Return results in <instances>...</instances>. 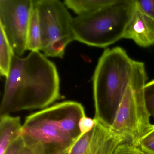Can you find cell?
Wrapping results in <instances>:
<instances>
[{"label": "cell", "instance_id": "cell-14", "mask_svg": "<svg viewBox=\"0 0 154 154\" xmlns=\"http://www.w3.org/2000/svg\"><path fill=\"white\" fill-rule=\"evenodd\" d=\"M145 103L151 116L154 115V79L146 83L144 87Z\"/></svg>", "mask_w": 154, "mask_h": 154}, {"label": "cell", "instance_id": "cell-20", "mask_svg": "<svg viewBox=\"0 0 154 154\" xmlns=\"http://www.w3.org/2000/svg\"><path fill=\"white\" fill-rule=\"evenodd\" d=\"M19 154H35L29 148L25 146L20 151Z\"/></svg>", "mask_w": 154, "mask_h": 154}, {"label": "cell", "instance_id": "cell-4", "mask_svg": "<svg viewBox=\"0 0 154 154\" xmlns=\"http://www.w3.org/2000/svg\"><path fill=\"white\" fill-rule=\"evenodd\" d=\"M147 79L144 63L134 61L130 82L110 128L123 142L138 146L154 130L144 99V87Z\"/></svg>", "mask_w": 154, "mask_h": 154}, {"label": "cell", "instance_id": "cell-15", "mask_svg": "<svg viewBox=\"0 0 154 154\" xmlns=\"http://www.w3.org/2000/svg\"><path fill=\"white\" fill-rule=\"evenodd\" d=\"M112 154H147L139 146L130 143L122 142L117 147Z\"/></svg>", "mask_w": 154, "mask_h": 154}, {"label": "cell", "instance_id": "cell-10", "mask_svg": "<svg viewBox=\"0 0 154 154\" xmlns=\"http://www.w3.org/2000/svg\"><path fill=\"white\" fill-rule=\"evenodd\" d=\"M22 125L20 117L10 114L0 116V154L21 136Z\"/></svg>", "mask_w": 154, "mask_h": 154}, {"label": "cell", "instance_id": "cell-9", "mask_svg": "<svg viewBox=\"0 0 154 154\" xmlns=\"http://www.w3.org/2000/svg\"><path fill=\"white\" fill-rule=\"evenodd\" d=\"M122 38L131 39L141 47L154 45V19L143 11L137 1Z\"/></svg>", "mask_w": 154, "mask_h": 154}, {"label": "cell", "instance_id": "cell-5", "mask_svg": "<svg viewBox=\"0 0 154 154\" xmlns=\"http://www.w3.org/2000/svg\"><path fill=\"white\" fill-rule=\"evenodd\" d=\"M136 1L115 0L95 12L74 18L75 40L90 46L105 48L122 39Z\"/></svg>", "mask_w": 154, "mask_h": 154}, {"label": "cell", "instance_id": "cell-17", "mask_svg": "<svg viewBox=\"0 0 154 154\" xmlns=\"http://www.w3.org/2000/svg\"><path fill=\"white\" fill-rule=\"evenodd\" d=\"M138 6L146 14L154 19V0L137 1Z\"/></svg>", "mask_w": 154, "mask_h": 154}, {"label": "cell", "instance_id": "cell-7", "mask_svg": "<svg viewBox=\"0 0 154 154\" xmlns=\"http://www.w3.org/2000/svg\"><path fill=\"white\" fill-rule=\"evenodd\" d=\"M33 0H0V26L15 55L22 56L26 51L27 35Z\"/></svg>", "mask_w": 154, "mask_h": 154}, {"label": "cell", "instance_id": "cell-11", "mask_svg": "<svg viewBox=\"0 0 154 154\" xmlns=\"http://www.w3.org/2000/svg\"><path fill=\"white\" fill-rule=\"evenodd\" d=\"M115 0H65L66 7L72 11L77 16L95 12L111 3Z\"/></svg>", "mask_w": 154, "mask_h": 154}, {"label": "cell", "instance_id": "cell-19", "mask_svg": "<svg viewBox=\"0 0 154 154\" xmlns=\"http://www.w3.org/2000/svg\"><path fill=\"white\" fill-rule=\"evenodd\" d=\"M96 121L94 119H91L85 116L83 117L79 122V128L82 134L91 131L95 125Z\"/></svg>", "mask_w": 154, "mask_h": 154}, {"label": "cell", "instance_id": "cell-12", "mask_svg": "<svg viewBox=\"0 0 154 154\" xmlns=\"http://www.w3.org/2000/svg\"><path fill=\"white\" fill-rule=\"evenodd\" d=\"M41 49V30L37 11L34 5L27 35L26 50L38 52Z\"/></svg>", "mask_w": 154, "mask_h": 154}, {"label": "cell", "instance_id": "cell-8", "mask_svg": "<svg viewBox=\"0 0 154 154\" xmlns=\"http://www.w3.org/2000/svg\"><path fill=\"white\" fill-rule=\"evenodd\" d=\"M122 142L110 128L96 121L91 131L78 138L67 154H112Z\"/></svg>", "mask_w": 154, "mask_h": 154}, {"label": "cell", "instance_id": "cell-13", "mask_svg": "<svg viewBox=\"0 0 154 154\" xmlns=\"http://www.w3.org/2000/svg\"><path fill=\"white\" fill-rule=\"evenodd\" d=\"M15 55L5 32L0 26V73L2 76L8 77L12 58Z\"/></svg>", "mask_w": 154, "mask_h": 154}, {"label": "cell", "instance_id": "cell-2", "mask_svg": "<svg viewBox=\"0 0 154 154\" xmlns=\"http://www.w3.org/2000/svg\"><path fill=\"white\" fill-rule=\"evenodd\" d=\"M86 116L74 101L56 103L29 115L22 125L25 146L35 154H67L81 136L79 122Z\"/></svg>", "mask_w": 154, "mask_h": 154}, {"label": "cell", "instance_id": "cell-1", "mask_svg": "<svg viewBox=\"0 0 154 154\" xmlns=\"http://www.w3.org/2000/svg\"><path fill=\"white\" fill-rule=\"evenodd\" d=\"M39 51L26 57H13L6 78L0 116L28 110L43 109L62 98L55 64Z\"/></svg>", "mask_w": 154, "mask_h": 154}, {"label": "cell", "instance_id": "cell-6", "mask_svg": "<svg viewBox=\"0 0 154 154\" xmlns=\"http://www.w3.org/2000/svg\"><path fill=\"white\" fill-rule=\"evenodd\" d=\"M41 30V51L47 57L63 58L67 46L75 40L73 19L58 0H33Z\"/></svg>", "mask_w": 154, "mask_h": 154}, {"label": "cell", "instance_id": "cell-18", "mask_svg": "<svg viewBox=\"0 0 154 154\" xmlns=\"http://www.w3.org/2000/svg\"><path fill=\"white\" fill-rule=\"evenodd\" d=\"M25 146L24 140L20 136L9 146L3 154H19Z\"/></svg>", "mask_w": 154, "mask_h": 154}, {"label": "cell", "instance_id": "cell-16", "mask_svg": "<svg viewBox=\"0 0 154 154\" xmlns=\"http://www.w3.org/2000/svg\"><path fill=\"white\" fill-rule=\"evenodd\" d=\"M139 147L147 154H154V130L140 141Z\"/></svg>", "mask_w": 154, "mask_h": 154}, {"label": "cell", "instance_id": "cell-21", "mask_svg": "<svg viewBox=\"0 0 154 154\" xmlns=\"http://www.w3.org/2000/svg\"><path fill=\"white\" fill-rule=\"evenodd\" d=\"M153 117H154V115H153Z\"/></svg>", "mask_w": 154, "mask_h": 154}, {"label": "cell", "instance_id": "cell-3", "mask_svg": "<svg viewBox=\"0 0 154 154\" xmlns=\"http://www.w3.org/2000/svg\"><path fill=\"white\" fill-rule=\"evenodd\" d=\"M134 60L122 48L104 50L93 76L94 119L110 128L131 79Z\"/></svg>", "mask_w": 154, "mask_h": 154}]
</instances>
